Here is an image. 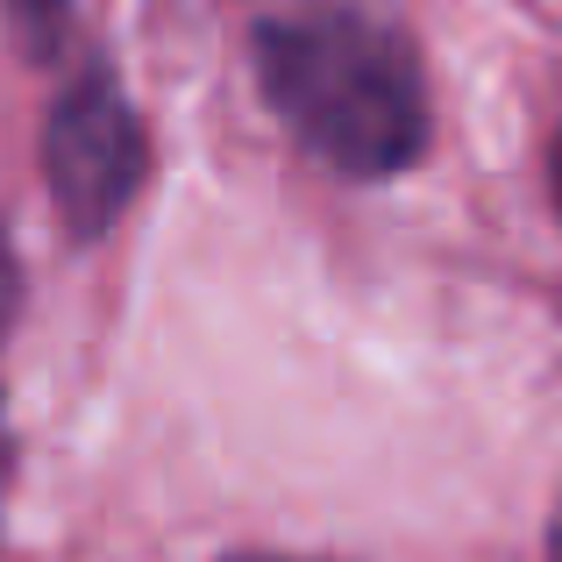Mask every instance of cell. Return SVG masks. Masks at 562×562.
<instances>
[{"instance_id":"6da1fadb","label":"cell","mask_w":562,"mask_h":562,"mask_svg":"<svg viewBox=\"0 0 562 562\" xmlns=\"http://www.w3.org/2000/svg\"><path fill=\"white\" fill-rule=\"evenodd\" d=\"M257 86L335 179H398L427 150V71L371 14H285L257 29Z\"/></svg>"},{"instance_id":"3957f363","label":"cell","mask_w":562,"mask_h":562,"mask_svg":"<svg viewBox=\"0 0 562 562\" xmlns=\"http://www.w3.org/2000/svg\"><path fill=\"white\" fill-rule=\"evenodd\" d=\"M14 249H8V228H0V335H8V321H14Z\"/></svg>"},{"instance_id":"277c9868","label":"cell","mask_w":562,"mask_h":562,"mask_svg":"<svg viewBox=\"0 0 562 562\" xmlns=\"http://www.w3.org/2000/svg\"><path fill=\"white\" fill-rule=\"evenodd\" d=\"M0 506H8V427H0Z\"/></svg>"},{"instance_id":"7a4b0ae2","label":"cell","mask_w":562,"mask_h":562,"mask_svg":"<svg viewBox=\"0 0 562 562\" xmlns=\"http://www.w3.org/2000/svg\"><path fill=\"white\" fill-rule=\"evenodd\" d=\"M57 71L65 79H57L50 114H43V186H50V206L71 243H93L143 192L150 143H143L128 93L93 50H71Z\"/></svg>"},{"instance_id":"8992f818","label":"cell","mask_w":562,"mask_h":562,"mask_svg":"<svg viewBox=\"0 0 562 562\" xmlns=\"http://www.w3.org/2000/svg\"><path fill=\"white\" fill-rule=\"evenodd\" d=\"M549 562H562V513H555V535H549Z\"/></svg>"},{"instance_id":"5b68a950","label":"cell","mask_w":562,"mask_h":562,"mask_svg":"<svg viewBox=\"0 0 562 562\" xmlns=\"http://www.w3.org/2000/svg\"><path fill=\"white\" fill-rule=\"evenodd\" d=\"M549 171H555V206H562V136H555V165Z\"/></svg>"}]
</instances>
